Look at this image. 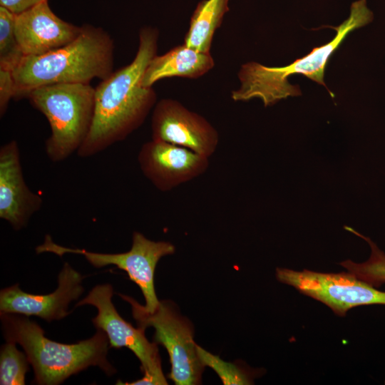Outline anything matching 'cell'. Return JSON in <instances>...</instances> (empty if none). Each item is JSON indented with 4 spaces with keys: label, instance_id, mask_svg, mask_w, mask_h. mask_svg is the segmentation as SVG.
I'll list each match as a JSON object with an SVG mask.
<instances>
[{
    "label": "cell",
    "instance_id": "obj_1",
    "mask_svg": "<svg viewBox=\"0 0 385 385\" xmlns=\"http://www.w3.org/2000/svg\"><path fill=\"white\" fill-rule=\"evenodd\" d=\"M158 38L157 29L143 27L133 60L101 80L95 88L93 119L76 152L79 157H91L125 140L142 125L154 108L157 94L153 87H143L142 79L157 54Z\"/></svg>",
    "mask_w": 385,
    "mask_h": 385
},
{
    "label": "cell",
    "instance_id": "obj_2",
    "mask_svg": "<svg viewBox=\"0 0 385 385\" xmlns=\"http://www.w3.org/2000/svg\"><path fill=\"white\" fill-rule=\"evenodd\" d=\"M114 43L101 27L83 25L69 43L38 56H24L12 71L14 98L33 89L58 83H90L113 72Z\"/></svg>",
    "mask_w": 385,
    "mask_h": 385
},
{
    "label": "cell",
    "instance_id": "obj_3",
    "mask_svg": "<svg viewBox=\"0 0 385 385\" xmlns=\"http://www.w3.org/2000/svg\"><path fill=\"white\" fill-rule=\"evenodd\" d=\"M0 317L4 339L22 346L37 384H60L91 366L99 367L108 376L116 372L107 359L108 338L101 329L88 339L66 344L46 337L44 330L28 316L0 312Z\"/></svg>",
    "mask_w": 385,
    "mask_h": 385
},
{
    "label": "cell",
    "instance_id": "obj_4",
    "mask_svg": "<svg viewBox=\"0 0 385 385\" xmlns=\"http://www.w3.org/2000/svg\"><path fill=\"white\" fill-rule=\"evenodd\" d=\"M373 13L368 9L366 0L352 4L349 18L335 27L337 34L326 44L312 48V51L284 66H267L250 61L243 64L238 73L240 86L232 91L234 101H247L254 98H260L265 107L272 106L289 96L302 95L298 86L289 83L287 78L292 74H302L327 88L324 71L327 62L346 36L352 31L372 21Z\"/></svg>",
    "mask_w": 385,
    "mask_h": 385
},
{
    "label": "cell",
    "instance_id": "obj_5",
    "mask_svg": "<svg viewBox=\"0 0 385 385\" xmlns=\"http://www.w3.org/2000/svg\"><path fill=\"white\" fill-rule=\"evenodd\" d=\"M46 118L51 135L46 141L48 159L58 163L77 152L91 129L95 88L90 83H58L31 90L26 96Z\"/></svg>",
    "mask_w": 385,
    "mask_h": 385
},
{
    "label": "cell",
    "instance_id": "obj_6",
    "mask_svg": "<svg viewBox=\"0 0 385 385\" xmlns=\"http://www.w3.org/2000/svg\"><path fill=\"white\" fill-rule=\"evenodd\" d=\"M118 294L130 304L138 327L155 329L154 342L163 345L169 354V379L177 385L200 384L205 366L197 355L192 322L170 300L159 301L155 310L149 312L133 297Z\"/></svg>",
    "mask_w": 385,
    "mask_h": 385
},
{
    "label": "cell",
    "instance_id": "obj_7",
    "mask_svg": "<svg viewBox=\"0 0 385 385\" xmlns=\"http://www.w3.org/2000/svg\"><path fill=\"white\" fill-rule=\"evenodd\" d=\"M113 287L110 284L94 287L88 295L79 301L76 307L85 304L94 306L97 315L92 319L96 329L103 331L109 341L111 347L129 349L140 362L143 377L126 383L117 382L123 385H165L168 384L161 366V360L158 346L150 342L145 335V330L135 328L120 317L112 302Z\"/></svg>",
    "mask_w": 385,
    "mask_h": 385
},
{
    "label": "cell",
    "instance_id": "obj_8",
    "mask_svg": "<svg viewBox=\"0 0 385 385\" xmlns=\"http://www.w3.org/2000/svg\"><path fill=\"white\" fill-rule=\"evenodd\" d=\"M38 254L51 252L62 257L65 254L83 255L96 268L115 265L124 270L130 280L140 289L145 298L146 310L153 312L159 301L155 291L154 273L158 261L163 257L175 253V246L167 241H153L139 232H134L129 251L108 254L93 252L84 249L70 248L55 243L49 235L44 242L36 247Z\"/></svg>",
    "mask_w": 385,
    "mask_h": 385
},
{
    "label": "cell",
    "instance_id": "obj_9",
    "mask_svg": "<svg viewBox=\"0 0 385 385\" xmlns=\"http://www.w3.org/2000/svg\"><path fill=\"white\" fill-rule=\"evenodd\" d=\"M276 277L279 282L324 303L340 316L357 306L385 305V292L377 289L350 272L322 273L277 268Z\"/></svg>",
    "mask_w": 385,
    "mask_h": 385
},
{
    "label": "cell",
    "instance_id": "obj_10",
    "mask_svg": "<svg viewBox=\"0 0 385 385\" xmlns=\"http://www.w3.org/2000/svg\"><path fill=\"white\" fill-rule=\"evenodd\" d=\"M151 133L153 140L186 148L207 158L215 153L219 143L218 132L206 118L172 98L157 101Z\"/></svg>",
    "mask_w": 385,
    "mask_h": 385
},
{
    "label": "cell",
    "instance_id": "obj_11",
    "mask_svg": "<svg viewBox=\"0 0 385 385\" xmlns=\"http://www.w3.org/2000/svg\"><path fill=\"white\" fill-rule=\"evenodd\" d=\"M209 158L186 148L153 139L141 146L138 155L143 174L162 192L204 174L210 165Z\"/></svg>",
    "mask_w": 385,
    "mask_h": 385
},
{
    "label": "cell",
    "instance_id": "obj_12",
    "mask_svg": "<svg viewBox=\"0 0 385 385\" xmlns=\"http://www.w3.org/2000/svg\"><path fill=\"white\" fill-rule=\"evenodd\" d=\"M83 276L65 262L58 276V287L48 294H34L21 290L18 284L0 292V311L38 317L47 322L61 320L68 315L69 304L83 292Z\"/></svg>",
    "mask_w": 385,
    "mask_h": 385
},
{
    "label": "cell",
    "instance_id": "obj_13",
    "mask_svg": "<svg viewBox=\"0 0 385 385\" xmlns=\"http://www.w3.org/2000/svg\"><path fill=\"white\" fill-rule=\"evenodd\" d=\"M82 28L57 16L48 0L15 14V35L24 56L42 55L61 48L77 38Z\"/></svg>",
    "mask_w": 385,
    "mask_h": 385
},
{
    "label": "cell",
    "instance_id": "obj_14",
    "mask_svg": "<svg viewBox=\"0 0 385 385\" xmlns=\"http://www.w3.org/2000/svg\"><path fill=\"white\" fill-rule=\"evenodd\" d=\"M42 204V198L24 180L17 142L4 144L0 148V217L19 230Z\"/></svg>",
    "mask_w": 385,
    "mask_h": 385
},
{
    "label": "cell",
    "instance_id": "obj_15",
    "mask_svg": "<svg viewBox=\"0 0 385 385\" xmlns=\"http://www.w3.org/2000/svg\"><path fill=\"white\" fill-rule=\"evenodd\" d=\"M215 66L210 53L200 52L185 44L175 46L163 55H155L149 62L142 79L143 87L172 77L197 78Z\"/></svg>",
    "mask_w": 385,
    "mask_h": 385
},
{
    "label": "cell",
    "instance_id": "obj_16",
    "mask_svg": "<svg viewBox=\"0 0 385 385\" xmlns=\"http://www.w3.org/2000/svg\"><path fill=\"white\" fill-rule=\"evenodd\" d=\"M229 0H202L191 16L184 44L200 52H210L214 34L229 10Z\"/></svg>",
    "mask_w": 385,
    "mask_h": 385
},
{
    "label": "cell",
    "instance_id": "obj_17",
    "mask_svg": "<svg viewBox=\"0 0 385 385\" xmlns=\"http://www.w3.org/2000/svg\"><path fill=\"white\" fill-rule=\"evenodd\" d=\"M344 229L365 240L370 246L371 255L364 262L356 263L346 260L341 263L349 272L374 287L385 283V253L369 237H366L353 228L344 226Z\"/></svg>",
    "mask_w": 385,
    "mask_h": 385
},
{
    "label": "cell",
    "instance_id": "obj_18",
    "mask_svg": "<svg viewBox=\"0 0 385 385\" xmlns=\"http://www.w3.org/2000/svg\"><path fill=\"white\" fill-rule=\"evenodd\" d=\"M13 342H6L0 351V384L24 385L30 364L26 353L20 351Z\"/></svg>",
    "mask_w": 385,
    "mask_h": 385
},
{
    "label": "cell",
    "instance_id": "obj_19",
    "mask_svg": "<svg viewBox=\"0 0 385 385\" xmlns=\"http://www.w3.org/2000/svg\"><path fill=\"white\" fill-rule=\"evenodd\" d=\"M15 14L0 6V68L13 71L24 56L14 31Z\"/></svg>",
    "mask_w": 385,
    "mask_h": 385
},
{
    "label": "cell",
    "instance_id": "obj_20",
    "mask_svg": "<svg viewBox=\"0 0 385 385\" xmlns=\"http://www.w3.org/2000/svg\"><path fill=\"white\" fill-rule=\"evenodd\" d=\"M197 352L204 366H210L220 378L223 384H250L252 376L240 366L227 362L197 344Z\"/></svg>",
    "mask_w": 385,
    "mask_h": 385
},
{
    "label": "cell",
    "instance_id": "obj_21",
    "mask_svg": "<svg viewBox=\"0 0 385 385\" xmlns=\"http://www.w3.org/2000/svg\"><path fill=\"white\" fill-rule=\"evenodd\" d=\"M15 96V86L12 71L0 68V115L2 117L9 101Z\"/></svg>",
    "mask_w": 385,
    "mask_h": 385
},
{
    "label": "cell",
    "instance_id": "obj_22",
    "mask_svg": "<svg viewBox=\"0 0 385 385\" xmlns=\"http://www.w3.org/2000/svg\"><path fill=\"white\" fill-rule=\"evenodd\" d=\"M46 0H0V6L18 14Z\"/></svg>",
    "mask_w": 385,
    "mask_h": 385
}]
</instances>
